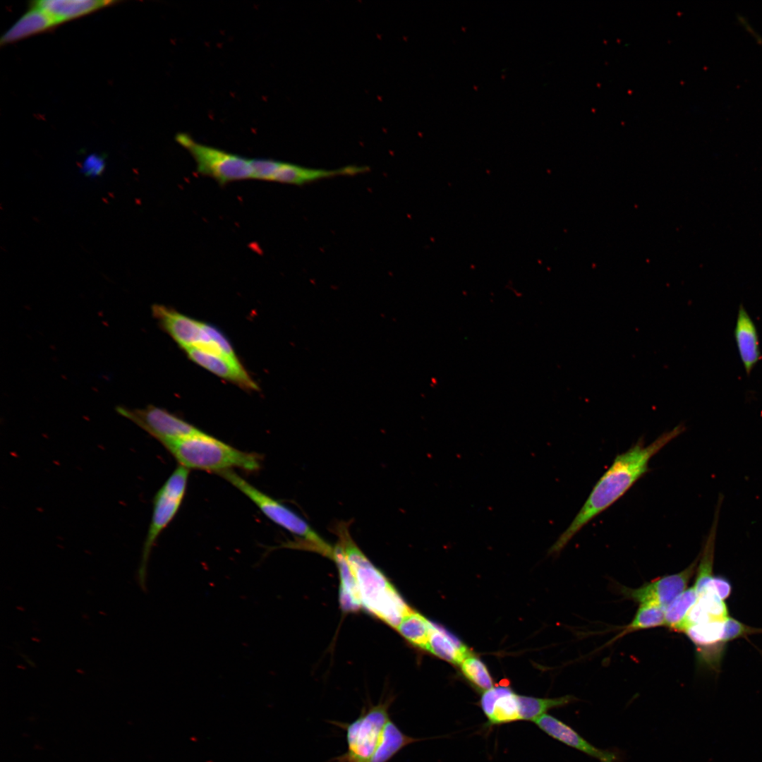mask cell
<instances>
[{
  "label": "cell",
  "mask_w": 762,
  "mask_h": 762,
  "mask_svg": "<svg viewBox=\"0 0 762 762\" xmlns=\"http://www.w3.org/2000/svg\"><path fill=\"white\" fill-rule=\"evenodd\" d=\"M181 466L219 474L232 468L255 471L260 456L238 449L202 431L164 446Z\"/></svg>",
  "instance_id": "cell-3"
},
{
  "label": "cell",
  "mask_w": 762,
  "mask_h": 762,
  "mask_svg": "<svg viewBox=\"0 0 762 762\" xmlns=\"http://www.w3.org/2000/svg\"><path fill=\"white\" fill-rule=\"evenodd\" d=\"M152 309L162 327L183 349L198 348L222 355L214 340V326L162 305H154Z\"/></svg>",
  "instance_id": "cell-8"
},
{
  "label": "cell",
  "mask_w": 762,
  "mask_h": 762,
  "mask_svg": "<svg viewBox=\"0 0 762 762\" xmlns=\"http://www.w3.org/2000/svg\"><path fill=\"white\" fill-rule=\"evenodd\" d=\"M685 430L684 425L680 423L662 433L648 445L640 438L628 450L617 454L571 524L550 548L548 553H560L586 525L621 498L649 471L651 458Z\"/></svg>",
  "instance_id": "cell-1"
},
{
  "label": "cell",
  "mask_w": 762,
  "mask_h": 762,
  "mask_svg": "<svg viewBox=\"0 0 762 762\" xmlns=\"http://www.w3.org/2000/svg\"><path fill=\"white\" fill-rule=\"evenodd\" d=\"M480 705L489 726L521 720L519 695L509 687L500 686L484 691Z\"/></svg>",
  "instance_id": "cell-12"
},
{
  "label": "cell",
  "mask_w": 762,
  "mask_h": 762,
  "mask_svg": "<svg viewBox=\"0 0 762 762\" xmlns=\"http://www.w3.org/2000/svg\"><path fill=\"white\" fill-rule=\"evenodd\" d=\"M699 555L680 572L658 577L636 588L623 586L622 594L641 605H657L665 609L687 587L696 572Z\"/></svg>",
  "instance_id": "cell-10"
},
{
  "label": "cell",
  "mask_w": 762,
  "mask_h": 762,
  "mask_svg": "<svg viewBox=\"0 0 762 762\" xmlns=\"http://www.w3.org/2000/svg\"><path fill=\"white\" fill-rule=\"evenodd\" d=\"M418 741L419 739L405 734L389 718L370 762H388L405 746Z\"/></svg>",
  "instance_id": "cell-20"
},
{
  "label": "cell",
  "mask_w": 762,
  "mask_h": 762,
  "mask_svg": "<svg viewBox=\"0 0 762 762\" xmlns=\"http://www.w3.org/2000/svg\"><path fill=\"white\" fill-rule=\"evenodd\" d=\"M389 702L371 706L350 723L337 722L346 731L347 751L335 762H370L383 728L390 718Z\"/></svg>",
  "instance_id": "cell-7"
},
{
  "label": "cell",
  "mask_w": 762,
  "mask_h": 762,
  "mask_svg": "<svg viewBox=\"0 0 762 762\" xmlns=\"http://www.w3.org/2000/svg\"><path fill=\"white\" fill-rule=\"evenodd\" d=\"M219 475L249 498L270 520L301 537L310 550L332 558L333 548L288 507L264 493L232 470L223 471Z\"/></svg>",
  "instance_id": "cell-4"
},
{
  "label": "cell",
  "mask_w": 762,
  "mask_h": 762,
  "mask_svg": "<svg viewBox=\"0 0 762 762\" xmlns=\"http://www.w3.org/2000/svg\"><path fill=\"white\" fill-rule=\"evenodd\" d=\"M115 2L104 0H40L33 1L31 6L41 8L59 24Z\"/></svg>",
  "instance_id": "cell-16"
},
{
  "label": "cell",
  "mask_w": 762,
  "mask_h": 762,
  "mask_svg": "<svg viewBox=\"0 0 762 762\" xmlns=\"http://www.w3.org/2000/svg\"><path fill=\"white\" fill-rule=\"evenodd\" d=\"M756 634H762V628L746 625L729 617L724 622L722 642L726 644L728 641Z\"/></svg>",
  "instance_id": "cell-26"
},
{
  "label": "cell",
  "mask_w": 762,
  "mask_h": 762,
  "mask_svg": "<svg viewBox=\"0 0 762 762\" xmlns=\"http://www.w3.org/2000/svg\"><path fill=\"white\" fill-rule=\"evenodd\" d=\"M734 339L738 351L747 375H749L761 358L756 327L744 308L738 310Z\"/></svg>",
  "instance_id": "cell-15"
},
{
  "label": "cell",
  "mask_w": 762,
  "mask_h": 762,
  "mask_svg": "<svg viewBox=\"0 0 762 762\" xmlns=\"http://www.w3.org/2000/svg\"><path fill=\"white\" fill-rule=\"evenodd\" d=\"M188 358L216 375L246 389H257L258 386L249 376L237 358H231L198 348L185 350Z\"/></svg>",
  "instance_id": "cell-11"
},
{
  "label": "cell",
  "mask_w": 762,
  "mask_h": 762,
  "mask_svg": "<svg viewBox=\"0 0 762 762\" xmlns=\"http://www.w3.org/2000/svg\"><path fill=\"white\" fill-rule=\"evenodd\" d=\"M697 593L694 586L687 588L672 603L665 609V626L670 629L679 631L690 609L697 600Z\"/></svg>",
  "instance_id": "cell-23"
},
{
  "label": "cell",
  "mask_w": 762,
  "mask_h": 762,
  "mask_svg": "<svg viewBox=\"0 0 762 762\" xmlns=\"http://www.w3.org/2000/svg\"><path fill=\"white\" fill-rule=\"evenodd\" d=\"M339 544L356 578L361 605L372 615L397 628L412 610L386 576L368 559L352 539L348 527L337 528Z\"/></svg>",
  "instance_id": "cell-2"
},
{
  "label": "cell",
  "mask_w": 762,
  "mask_h": 762,
  "mask_svg": "<svg viewBox=\"0 0 762 762\" xmlns=\"http://www.w3.org/2000/svg\"><path fill=\"white\" fill-rule=\"evenodd\" d=\"M397 629L408 641L426 650L430 633V621L423 615L411 610L403 618Z\"/></svg>",
  "instance_id": "cell-22"
},
{
  "label": "cell",
  "mask_w": 762,
  "mask_h": 762,
  "mask_svg": "<svg viewBox=\"0 0 762 762\" xmlns=\"http://www.w3.org/2000/svg\"><path fill=\"white\" fill-rule=\"evenodd\" d=\"M365 166L351 165L337 169L308 168L296 164L280 162L272 181L302 186L323 179L339 176H354L366 172Z\"/></svg>",
  "instance_id": "cell-14"
},
{
  "label": "cell",
  "mask_w": 762,
  "mask_h": 762,
  "mask_svg": "<svg viewBox=\"0 0 762 762\" xmlns=\"http://www.w3.org/2000/svg\"><path fill=\"white\" fill-rule=\"evenodd\" d=\"M250 162L252 179L271 181L280 162L270 159H250Z\"/></svg>",
  "instance_id": "cell-27"
},
{
  "label": "cell",
  "mask_w": 762,
  "mask_h": 762,
  "mask_svg": "<svg viewBox=\"0 0 762 762\" xmlns=\"http://www.w3.org/2000/svg\"><path fill=\"white\" fill-rule=\"evenodd\" d=\"M665 626V609L657 605H639L631 622L618 636L634 631Z\"/></svg>",
  "instance_id": "cell-24"
},
{
  "label": "cell",
  "mask_w": 762,
  "mask_h": 762,
  "mask_svg": "<svg viewBox=\"0 0 762 762\" xmlns=\"http://www.w3.org/2000/svg\"><path fill=\"white\" fill-rule=\"evenodd\" d=\"M464 675L476 688L483 692L493 687V682L485 665L477 658L469 656L461 664Z\"/></svg>",
  "instance_id": "cell-25"
},
{
  "label": "cell",
  "mask_w": 762,
  "mask_h": 762,
  "mask_svg": "<svg viewBox=\"0 0 762 762\" xmlns=\"http://www.w3.org/2000/svg\"><path fill=\"white\" fill-rule=\"evenodd\" d=\"M104 169V157L100 155L93 153L85 159L80 167V172L86 176L95 178L100 176Z\"/></svg>",
  "instance_id": "cell-28"
},
{
  "label": "cell",
  "mask_w": 762,
  "mask_h": 762,
  "mask_svg": "<svg viewBox=\"0 0 762 762\" xmlns=\"http://www.w3.org/2000/svg\"><path fill=\"white\" fill-rule=\"evenodd\" d=\"M426 650L447 661L459 665L471 656L468 649L457 638L432 622H430Z\"/></svg>",
  "instance_id": "cell-17"
},
{
  "label": "cell",
  "mask_w": 762,
  "mask_h": 762,
  "mask_svg": "<svg viewBox=\"0 0 762 762\" xmlns=\"http://www.w3.org/2000/svg\"><path fill=\"white\" fill-rule=\"evenodd\" d=\"M725 622H708L689 627L684 633L699 648V652L721 645Z\"/></svg>",
  "instance_id": "cell-21"
},
{
  "label": "cell",
  "mask_w": 762,
  "mask_h": 762,
  "mask_svg": "<svg viewBox=\"0 0 762 762\" xmlns=\"http://www.w3.org/2000/svg\"><path fill=\"white\" fill-rule=\"evenodd\" d=\"M58 25L45 11L35 6L22 16L1 37L0 44L18 41Z\"/></svg>",
  "instance_id": "cell-18"
},
{
  "label": "cell",
  "mask_w": 762,
  "mask_h": 762,
  "mask_svg": "<svg viewBox=\"0 0 762 762\" xmlns=\"http://www.w3.org/2000/svg\"><path fill=\"white\" fill-rule=\"evenodd\" d=\"M707 588L713 590L722 600L727 599L732 592V585L730 582L727 579L722 576H713L706 588V589Z\"/></svg>",
  "instance_id": "cell-29"
},
{
  "label": "cell",
  "mask_w": 762,
  "mask_h": 762,
  "mask_svg": "<svg viewBox=\"0 0 762 762\" xmlns=\"http://www.w3.org/2000/svg\"><path fill=\"white\" fill-rule=\"evenodd\" d=\"M332 559L336 563L339 570L340 606L345 612L356 611L360 608L361 603L356 578L344 550L339 543L333 548Z\"/></svg>",
  "instance_id": "cell-19"
},
{
  "label": "cell",
  "mask_w": 762,
  "mask_h": 762,
  "mask_svg": "<svg viewBox=\"0 0 762 762\" xmlns=\"http://www.w3.org/2000/svg\"><path fill=\"white\" fill-rule=\"evenodd\" d=\"M189 470L179 466L172 472L153 499L152 514L142 551L138 580L145 586L147 566L153 546L177 514L185 497Z\"/></svg>",
  "instance_id": "cell-5"
},
{
  "label": "cell",
  "mask_w": 762,
  "mask_h": 762,
  "mask_svg": "<svg viewBox=\"0 0 762 762\" xmlns=\"http://www.w3.org/2000/svg\"><path fill=\"white\" fill-rule=\"evenodd\" d=\"M533 722L542 731L553 739L593 757L600 762H616L617 756L614 752L596 748L571 727L550 714L545 713Z\"/></svg>",
  "instance_id": "cell-13"
},
{
  "label": "cell",
  "mask_w": 762,
  "mask_h": 762,
  "mask_svg": "<svg viewBox=\"0 0 762 762\" xmlns=\"http://www.w3.org/2000/svg\"><path fill=\"white\" fill-rule=\"evenodd\" d=\"M116 410L119 414L136 424L163 446L201 432L174 414L153 405L143 409L117 406Z\"/></svg>",
  "instance_id": "cell-9"
},
{
  "label": "cell",
  "mask_w": 762,
  "mask_h": 762,
  "mask_svg": "<svg viewBox=\"0 0 762 762\" xmlns=\"http://www.w3.org/2000/svg\"><path fill=\"white\" fill-rule=\"evenodd\" d=\"M176 140L192 155L198 173L219 184L252 179L250 159L197 143L186 133L176 135Z\"/></svg>",
  "instance_id": "cell-6"
}]
</instances>
